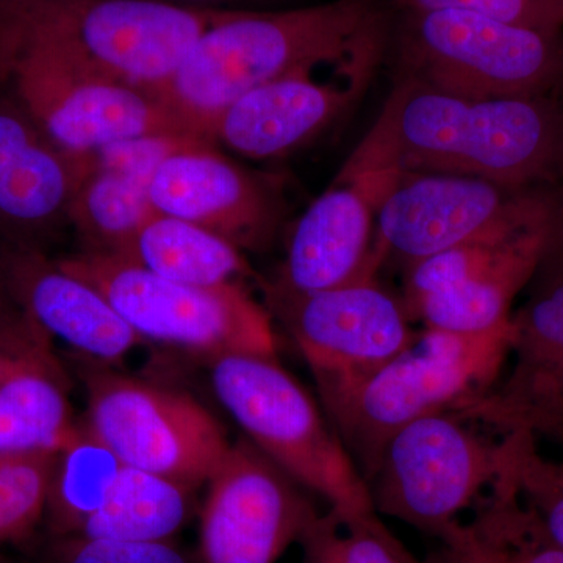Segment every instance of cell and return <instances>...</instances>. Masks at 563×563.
<instances>
[{"label": "cell", "instance_id": "cell-1", "mask_svg": "<svg viewBox=\"0 0 563 563\" xmlns=\"http://www.w3.org/2000/svg\"><path fill=\"white\" fill-rule=\"evenodd\" d=\"M347 172L477 177L512 190L563 184L561 95L473 98L396 77Z\"/></svg>", "mask_w": 563, "mask_h": 563}, {"label": "cell", "instance_id": "cell-2", "mask_svg": "<svg viewBox=\"0 0 563 563\" xmlns=\"http://www.w3.org/2000/svg\"><path fill=\"white\" fill-rule=\"evenodd\" d=\"M385 21L387 11L377 0L229 10L152 91L192 135L207 141L203 131L211 118L247 91L299 70L384 52Z\"/></svg>", "mask_w": 563, "mask_h": 563}, {"label": "cell", "instance_id": "cell-3", "mask_svg": "<svg viewBox=\"0 0 563 563\" xmlns=\"http://www.w3.org/2000/svg\"><path fill=\"white\" fill-rule=\"evenodd\" d=\"M514 321L484 332L426 328L358 383L321 398L325 417L368 481L385 444L404 426L481 398L501 376Z\"/></svg>", "mask_w": 563, "mask_h": 563}, {"label": "cell", "instance_id": "cell-4", "mask_svg": "<svg viewBox=\"0 0 563 563\" xmlns=\"http://www.w3.org/2000/svg\"><path fill=\"white\" fill-rule=\"evenodd\" d=\"M0 88L70 152L85 154L146 136L198 139L154 91L110 76L57 44L3 21Z\"/></svg>", "mask_w": 563, "mask_h": 563}, {"label": "cell", "instance_id": "cell-5", "mask_svg": "<svg viewBox=\"0 0 563 563\" xmlns=\"http://www.w3.org/2000/svg\"><path fill=\"white\" fill-rule=\"evenodd\" d=\"M398 76L473 98L561 95L563 32L468 11H387Z\"/></svg>", "mask_w": 563, "mask_h": 563}, {"label": "cell", "instance_id": "cell-6", "mask_svg": "<svg viewBox=\"0 0 563 563\" xmlns=\"http://www.w3.org/2000/svg\"><path fill=\"white\" fill-rule=\"evenodd\" d=\"M214 395L247 440L329 509H374L368 485L309 391L277 358H210Z\"/></svg>", "mask_w": 563, "mask_h": 563}, {"label": "cell", "instance_id": "cell-7", "mask_svg": "<svg viewBox=\"0 0 563 563\" xmlns=\"http://www.w3.org/2000/svg\"><path fill=\"white\" fill-rule=\"evenodd\" d=\"M168 0H0V21L154 90L228 14Z\"/></svg>", "mask_w": 563, "mask_h": 563}, {"label": "cell", "instance_id": "cell-8", "mask_svg": "<svg viewBox=\"0 0 563 563\" xmlns=\"http://www.w3.org/2000/svg\"><path fill=\"white\" fill-rule=\"evenodd\" d=\"M57 262L101 292L141 339L176 344L209 361L229 354L277 358L272 314L242 282L195 287L101 252Z\"/></svg>", "mask_w": 563, "mask_h": 563}, {"label": "cell", "instance_id": "cell-9", "mask_svg": "<svg viewBox=\"0 0 563 563\" xmlns=\"http://www.w3.org/2000/svg\"><path fill=\"white\" fill-rule=\"evenodd\" d=\"M503 468V437L448 410L393 433L366 485L377 514L437 539L472 509Z\"/></svg>", "mask_w": 563, "mask_h": 563}, {"label": "cell", "instance_id": "cell-10", "mask_svg": "<svg viewBox=\"0 0 563 563\" xmlns=\"http://www.w3.org/2000/svg\"><path fill=\"white\" fill-rule=\"evenodd\" d=\"M559 190H512L459 174L406 173L376 213L374 262L413 263L461 244L518 235L555 220Z\"/></svg>", "mask_w": 563, "mask_h": 563}, {"label": "cell", "instance_id": "cell-11", "mask_svg": "<svg viewBox=\"0 0 563 563\" xmlns=\"http://www.w3.org/2000/svg\"><path fill=\"white\" fill-rule=\"evenodd\" d=\"M85 380L87 429L124 465L192 490L209 483L231 450L217 418L185 393L101 368Z\"/></svg>", "mask_w": 563, "mask_h": 563}, {"label": "cell", "instance_id": "cell-12", "mask_svg": "<svg viewBox=\"0 0 563 563\" xmlns=\"http://www.w3.org/2000/svg\"><path fill=\"white\" fill-rule=\"evenodd\" d=\"M269 307L298 344L321 398L358 383L413 342L402 299L377 279L296 292L265 284Z\"/></svg>", "mask_w": 563, "mask_h": 563}, {"label": "cell", "instance_id": "cell-13", "mask_svg": "<svg viewBox=\"0 0 563 563\" xmlns=\"http://www.w3.org/2000/svg\"><path fill=\"white\" fill-rule=\"evenodd\" d=\"M514 310V342L490 390L454 412L496 435L526 432L563 448V240L555 235Z\"/></svg>", "mask_w": 563, "mask_h": 563}, {"label": "cell", "instance_id": "cell-14", "mask_svg": "<svg viewBox=\"0 0 563 563\" xmlns=\"http://www.w3.org/2000/svg\"><path fill=\"white\" fill-rule=\"evenodd\" d=\"M209 484L203 563H274L320 517L301 485L247 439L231 444Z\"/></svg>", "mask_w": 563, "mask_h": 563}, {"label": "cell", "instance_id": "cell-15", "mask_svg": "<svg viewBox=\"0 0 563 563\" xmlns=\"http://www.w3.org/2000/svg\"><path fill=\"white\" fill-rule=\"evenodd\" d=\"M92 152L55 143L0 88V246L46 251L69 224Z\"/></svg>", "mask_w": 563, "mask_h": 563}, {"label": "cell", "instance_id": "cell-16", "mask_svg": "<svg viewBox=\"0 0 563 563\" xmlns=\"http://www.w3.org/2000/svg\"><path fill=\"white\" fill-rule=\"evenodd\" d=\"M151 201L157 213L199 225L240 251L265 250L282 218L276 187L209 143L168 155L152 179Z\"/></svg>", "mask_w": 563, "mask_h": 563}, {"label": "cell", "instance_id": "cell-17", "mask_svg": "<svg viewBox=\"0 0 563 563\" xmlns=\"http://www.w3.org/2000/svg\"><path fill=\"white\" fill-rule=\"evenodd\" d=\"M401 174L340 169L292 229L274 284L296 292L333 290L377 279L376 213Z\"/></svg>", "mask_w": 563, "mask_h": 563}, {"label": "cell", "instance_id": "cell-18", "mask_svg": "<svg viewBox=\"0 0 563 563\" xmlns=\"http://www.w3.org/2000/svg\"><path fill=\"white\" fill-rule=\"evenodd\" d=\"M299 70L247 91L214 114L203 136L254 161L284 157L306 146L351 109L368 87L374 70L339 81L314 79Z\"/></svg>", "mask_w": 563, "mask_h": 563}, {"label": "cell", "instance_id": "cell-19", "mask_svg": "<svg viewBox=\"0 0 563 563\" xmlns=\"http://www.w3.org/2000/svg\"><path fill=\"white\" fill-rule=\"evenodd\" d=\"M77 431L54 339L21 309L0 325V457L57 454Z\"/></svg>", "mask_w": 563, "mask_h": 563}, {"label": "cell", "instance_id": "cell-20", "mask_svg": "<svg viewBox=\"0 0 563 563\" xmlns=\"http://www.w3.org/2000/svg\"><path fill=\"white\" fill-rule=\"evenodd\" d=\"M0 265L14 301L73 350L114 362L144 342L106 298L63 269L46 251L0 246Z\"/></svg>", "mask_w": 563, "mask_h": 563}, {"label": "cell", "instance_id": "cell-21", "mask_svg": "<svg viewBox=\"0 0 563 563\" xmlns=\"http://www.w3.org/2000/svg\"><path fill=\"white\" fill-rule=\"evenodd\" d=\"M207 141L180 135L118 141L92 152L90 172L74 196L69 224L85 251L124 257L141 228L154 217L151 185L173 152Z\"/></svg>", "mask_w": 563, "mask_h": 563}, {"label": "cell", "instance_id": "cell-22", "mask_svg": "<svg viewBox=\"0 0 563 563\" xmlns=\"http://www.w3.org/2000/svg\"><path fill=\"white\" fill-rule=\"evenodd\" d=\"M558 218V217H555ZM555 239V220L517 236L472 279L418 299L406 312L426 328L484 332L512 320L514 302L531 284Z\"/></svg>", "mask_w": 563, "mask_h": 563}, {"label": "cell", "instance_id": "cell-23", "mask_svg": "<svg viewBox=\"0 0 563 563\" xmlns=\"http://www.w3.org/2000/svg\"><path fill=\"white\" fill-rule=\"evenodd\" d=\"M122 258L195 287H220L252 276L239 247L199 225L163 213H155L141 228Z\"/></svg>", "mask_w": 563, "mask_h": 563}, {"label": "cell", "instance_id": "cell-24", "mask_svg": "<svg viewBox=\"0 0 563 563\" xmlns=\"http://www.w3.org/2000/svg\"><path fill=\"white\" fill-rule=\"evenodd\" d=\"M190 488L122 463L102 506L76 533L114 542H165L187 520Z\"/></svg>", "mask_w": 563, "mask_h": 563}, {"label": "cell", "instance_id": "cell-25", "mask_svg": "<svg viewBox=\"0 0 563 563\" xmlns=\"http://www.w3.org/2000/svg\"><path fill=\"white\" fill-rule=\"evenodd\" d=\"M122 463L87 428L55 454L46 514L57 532H77L106 501Z\"/></svg>", "mask_w": 563, "mask_h": 563}, {"label": "cell", "instance_id": "cell-26", "mask_svg": "<svg viewBox=\"0 0 563 563\" xmlns=\"http://www.w3.org/2000/svg\"><path fill=\"white\" fill-rule=\"evenodd\" d=\"M301 542L306 563H418L376 509H329Z\"/></svg>", "mask_w": 563, "mask_h": 563}, {"label": "cell", "instance_id": "cell-27", "mask_svg": "<svg viewBox=\"0 0 563 563\" xmlns=\"http://www.w3.org/2000/svg\"><path fill=\"white\" fill-rule=\"evenodd\" d=\"M501 437L504 470L512 477L551 542L563 551V459L555 461L544 455L540 443L529 433Z\"/></svg>", "mask_w": 563, "mask_h": 563}, {"label": "cell", "instance_id": "cell-28", "mask_svg": "<svg viewBox=\"0 0 563 563\" xmlns=\"http://www.w3.org/2000/svg\"><path fill=\"white\" fill-rule=\"evenodd\" d=\"M55 454L0 457V544L18 542L46 515Z\"/></svg>", "mask_w": 563, "mask_h": 563}, {"label": "cell", "instance_id": "cell-29", "mask_svg": "<svg viewBox=\"0 0 563 563\" xmlns=\"http://www.w3.org/2000/svg\"><path fill=\"white\" fill-rule=\"evenodd\" d=\"M385 11H468L510 24L563 32V0H377Z\"/></svg>", "mask_w": 563, "mask_h": 563}, {"label": "cell", "instance_id": "cell-30", "mask_svg": "<svg viewBox=\"0 0 563 563\" xmlns=\"http://www.w3.org/2000/svg\"><path fill=\"white\" fill-rule=\"evenodd\" d=\"M49 563H190L165 542H114L77 537L55 550Z\"/></svg>", "mask_w": 563, "mask_h": 563}, {"label": "cell", "instance_id": "cell-31", "mask_svg": "<svg viewBox=\"0 0 563 563\" xmlns=\"http://www.w3.org/2000/svg\"><path fill=\"white\" fill-rule=\"evenodd\" d=\"M428 563H507L468 521H455L442 536Z\"/></svg>", "mask_w": 563, "mask_h": 563}, {"label": "cell", "instance_id": "cell-32", "mask_svg": "<svg viewBox=\"0 0 563 563\" xmlns=\"http://www.w3.org/2000/svg\"><path fill=\"white\" fill-rule=\"evenodd\" d=\"M21 312V307L14 301L11 295L9 284H7L5 274L0 265V325L5 324L11 318Z\"/></svg>", "mask_w": 563, "mask_h": 563}, {"label": "cell", "instance_id": "cell-33", "mask_svg": "<svg viewBox=\"0 0 563 563\" xmlns=\"http://www.w3.org/2000/svg\"><path fill=\"white\" fill-rule=\"evenodd\" d=\"M168 2H174V0H168ZM179 2H184V5L203 7V9H220V5L240 2V0H176V3Z\"/></svg>", "mask_w": 563, "mask_h": 563}, {"label": "cell", "instance_id": "cell-34", "mask_svg": "<svg viewBox=\"0 0 563 563\" xmlns=\"http://www.w3.org/2000/svg\"><path fill=\"white\" fill-rule=\"evenodd\" d=\"M555 233H558L559 239L563 240V202L558 211V218H555Z\"/></svg>", "mask_w": 563, "mask_h": 563}, {"label": "cell", "instance_id": "cell-35", "mask_svg": "<svg viewBox=\"0 0 563 563\" xmlns=\"http://www.w3.org/2000/svg\"><path fill=\"white\" fill-rule=\"evenodd\" d=\"M559 195H561V199H562V202H563V184H562V187L559 188Z\"/></svg>", "mask_w": 563, "mask_h": 563}]
</instances>
